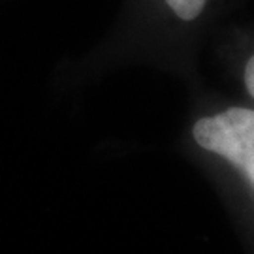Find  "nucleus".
I'll list each match as a JSON object with an SVG mask.
<instances>
[{
  "label": "nucleus",
  "mask_w": 254,
  "mask_h": 254,
  "mask_svg": "<svg viewBox=\"0 0 254 254\" xmlns=\"http://www.w3.org/2000/svg\"><path fill=\"white\" fill-rule=\"evenodd\" d=\"M192 136L201 149L239 168L254 187V109L230 108L200 119Z\"/></svg>",
  "instance_id": "nucleus-1"
},
{
  "label": "nucleus",
  "mask_w": 254,
  "mask_h": 254,
  "mask_svg": "<svg viewBox=\"0 0 254 254\" xmlns=\"http://www.w3.org/2000/svg\"><path fill=\"white\" fill-rule=\"evenodd\" d=\"M207 0H166L173 13L183 21H194L205 8Z\"/></svg>",
  "instance_id": "nucleus-2"
},
{
  "label": "nucleus",
  "mask_w": 254,
  "mask_h": 254,
  "mask_svg": "<svg viewBox=\"0 0 254 254\" xmlns=\"http://www.w3.org/2000/svg\"><path fill=\"white\" fill-rule=\"evenodd\" d=\"M245 85L247 91L251 92V96L254 98V57H251V61L245 66Z\"/></svg>",
  "instance_id": "nucleus-3"
}]
</instances>
